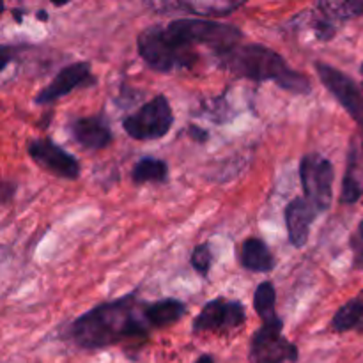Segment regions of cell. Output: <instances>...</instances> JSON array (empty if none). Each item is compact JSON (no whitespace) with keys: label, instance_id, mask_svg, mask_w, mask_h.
I'll return each mask as SVG.
<instances>
[{"label":"cell","instance_id":"cell-1","mask_svg":"<svg viewBox=\"0 0 363 363\" xmlns=\"http://www.w3.org/2000/svg\"><path fill=\"white\" fill-rule=\"evenodd\" d=\"M243 32L230 23L199 18H177L167 25H151L138 34L137 50L145 64L158 73L191 69L197 66L201 53L197 46H206L213 55L236 46Z\"/></svg>","mask_w":363,"mask_h":363},{"label":"cell","instance_id":"cell-2","mask_svg":"<svg viewBox=\"0 0 363 363\" xmlns=\"http://www.w3.org/2000/svg\"><path fill=\"white\" fill-rule=\"evenodd\" d=\"M151 303L137 293L96 305L66 328V339L82 350H103L116 344L142 342L155 332L149 318Z\"/></svg>","mask_w":363,"mask_h":363},{"label":"cell","instance_id":"cell-3","mask_svg":"<svg viewBox=\"0 0 363 363\" xmlns=\"http://www.w3.org/2000/svg\"><path fill=\"white\" fill-rule=\"evenodd\" d=\"M213 57L216 66L240 78L275 82L280 89L298 96H308L312 92L311 80L303 73L291 67L289 62L269 46L259 43H240Z\"/></svg>","mask_w":363,"mask_h":363},{"label":"cell","instance_id":"cell-4","mask_svg":"<svg viewBox=\"0 0 363 363\" xmlns=\"http://www.w3.org/2000/svg\"><path fill=\"white\" fill-rule=\"evenodd\" d=\"M174 126V110L167 96L158 94L142 105L137 112L123 119V130L133 140H158Z\"/></svg>","mask_w":363,"mask_h":363},{"label":"cell","instance_id":"cell-5","mask_svg":"<svg viewBox=\"0 0 363 363\" xmlns=\"http://www.w3.org/2000/svg\"><path fill=\"white\" fill-rule=\"evenodd\" d=\"M300 179L305 199L321 215L332 208L335 170L332 162L319 152H308L300 162Z\"/></svg>","mask_w":363,"mask_h":363},{"label":"cell","instance_id":"cell-6","mask_svg":"<svg viewBox=\"0 0 363 363\" xmlns=\"http://www.w3.org/2000/svg\"><path fill=\"white\" fill-rule=\"evenodd\" d=\"M298 360L300 351L284 335V321L280 318L262 323L252 335L248 363H296Z\"/></svg>","mask_w":363,"mask_h":363},{"label":"cell","instance_id":"cell-7","mask_svg":"<svg viewBox=\"0 0 363 363\" xmlns=\"http://www.w3.org/2000/svg\"><path fill=\"white\" fill-rule=\"evenodd\" d=\"M245 321H247V308L241 301L218 296L202 307V311L191 323V332L225 333L243 326Z\"/></svg>","mask_w":363,"mask_h":363},{"label":"cell","instance_id":"cell-8","mask_svg":"<svg viewBox=\"0 0 363 363\" xmlns=\"http://www.w3.org/2000/svg\"><path fill=\"white\" fill-rule=\"evenodd\" d=\"M315 73L330 94L346 108V112L363 130V91L354 84L353 78L326 62H315Z\"/></svg>","mask_w":363,"mask_h":363},{"label":"cell","instance_id":"cell-9","mask_svg":"<svg viewBox=\"0 0 363 363\" xmlns=\"http://www.w3.org/2000/svg\"><path fill=\"white\" fill-rule=\"evenodd\" d=\"M27 152L32 162L43 170L62 179L74 181L80 177V163L71 152L57 145L52 138H30L27 142Z\"/></svg>","mask_w":363,"mask_h":363},{"label":"cell","instance_id":"cell-10","mask_svg":"<svg viewBox=\"0 0 363 363\" xmlns=\"http://www.w3.org/2000/svg\"><path fill=\"white\" fill-rule=\"evenodd\" d=\"M96 82H98V78L92 74V67L89 62L80 60V62L67 64L53 77V80L43 91L35 94L34 103L35 105H48V103L57 101V99L64 98L77 89L92 87Z\"/></svg>","mask_w":363,"mask_h":363},{"label":"cell","instance_id":"cell-11","mask_svg":"<svg viewBox=\"0 0 363 363\" xmlns=\"http://www.w3.org/2000/svg\"><path fill=\"white\" fill-rule=\"evenodd\" d=\"M67 130H69L71 138L87 151H101V149L108 147L113 140L110 124L103 113H96V116L89 117H74L67 124Z\"/></svg>","mask_w":363,"mask_h":363},{"label":"cell","instance_id":"cell-12","mask_svg":"<svg viewBox=\"0 0 363 363\" xmlns=\"http://www.w3.org/2000/svg\"><path fill=\"white\" fill-rule=\"evenodd\" d=\"M319 213L314 206L303 197H296L286 206L284 209V218H286L287 236L294 248H303L311 236V227L315 222Z\"/></svg>","mask_w":363,"mask_h":363},{"label":"cell","instance_id":"cell-13","mask_svg":"<svg viewBox=\"0 0 363 363\" xmlns=\"http://www.w3.org/2000/svg\"><path fill=\"white\" fill-rule=\"evenodd\" d=\"M363 195V147L358 138H353L347 155V167L340 191L342 204H354Z\"/></svg>","mask_w":363,"mask_h":363},{"label":"cell","instance_id":"cell-14","mask_svg":"<svg viewBox=\"0 0 363 363\" xmlns=\"http://www.w3.org/2000/svg\"><path fill=\"white\" fill-rule=\"evenodd\" d=\"M240 264L254 273H269L275 268L277 261L273 252L261 238H247L241 245Z\"/></svg>","mask_w":363,"mask_h":363},{"label":"cell","instance_id":"cell-15","mask_svg":"<svg viewBox=\"0 0 363 363\" xmlns=\"http://www.w3.org/2000/svg\"><path fill=\"white\" fill-rule=\"evenodd\" d=\"M243 6L241 2H165L151 4V7L158 13L167 11H186L190 14H201V16H227Z\"/></svg>","mask_w":363,"mask_h":363},{"label":"cell","instance_id":"cell-16","mask_svg":"<svg viewBox=\"0 0 363 363\" xmlns=\"http://www.w3.org/2000/svg\"><path fill=\"white\" fill-rule=\"evenodd\" d=\"M186 314V305L176 298H165V300L152 301L149 307V318H151L155 330L169 328L176 325Z\"/></svg>","mask_w":363,"mask_h":363},{"label":"cell","instance_id":"cell-17","mask_svg":"<svg viewBox=\"0 0 363 363\" xmlns=\"http://www.w3.org/2000/svg\"><path fill=\"white\" fill-rule=\"evenodd\" d=\"M169 179V165L167 162L152 156H144L135 163L131 170V181L135 184L145 183H167Z\"/></svg>","mask_w":363,"mask_h":363},{"label":"cell","instance_id":"cell-18","mask_svg":"<svg viewBox=\"0 0 363 363\" xmlns=\"http://www.w3.org/2000/svg\"><path fill=\"white\" fill-rule=\"evenodd\" d=\"M332 328L339 333L363 332V300L353 298L335 312L332 319Z\"/></svg>","mask_w":363,"mask_h":363},{"label":"cell","instance_id":"cell-19","mask_svg":"<svg viewBox=\"0 0 363 363\" xmlns=\"http://www.w3.org/2000/svg\"><path fill=\"white\" fill-rule=\"evenodd\" d=\"M318 14L330 20L332 23L339 21H347L351 18L362 16L363 14V2H318L314 6Z\"/></svg>","mask_w":363,"mask_h":363},{"label":"cell","instance_id":"cell-20","mask_svg":"<svg viewBox=\"0 0 363 363\" xmlns=\"http://www.w3.org/2000/svg\"><path fill=\"white\" fill-rule=\"evenodd\" d=\"M254 308L262 323L273 321L279 318L277 314V291L273 282L264 280L254 291Z\"/></svg>","mask_w":363,"mask_h":363},{"label":"cell","instance_id":"cell-21","mask_svg":"<svg viewBox=\"0 0 363 363\" xmlns=\"http://www.w3.org/2000/svg\"><path fill=\"white\" fill-rule=\"evenodd\" d=\"M190 264L195 272L199 273L201 277H208L209 275V269H211L213 264V252L209 243H202L197 245L191 252V257H190Z\"/></svg>","mask_w":363,"mask_h":363},{"label":"cell","instance_id":"cell-22","mask_svg":"<svg viewBox=\"0 0 363 363\" xmlns=\"http://www.w3.org/2000/svg\"><path fill=\"white\" fill-rule=\"evenodd\" d=\"M188 137L194 142H199V144H206L209 138V133L204 128H199L195 124H191V126H188Z\"/></svg>","mask_w":363,"mask_h":363},{"label":"cell","instance_id":"cell-23","mask_svg":"<svg viewBox=\"0 0 363 363\" xmlns=\"http://www.w3.org/2000/svg\"><path fill=\"white\" fill-rule=\"evenodd\" d=\"M14 191H16V184L13 183H4L2 184V194H0V199H2V204H7V202L11 201V197L14 195Z\"/></svg>","mask_w":363,"mask_h":363},{"label":"cell","instance_id":"cell-24","mask_svg":"<svg viewBox=\"0 0 363 363\" xmlns=\"http://www.w3.org/2000/svg\"><path fill=\"white\" fill-rule=\"evenodd\" d=\"M195 363H215V358H213L211 354L206 353V354H202V357H199L197 362H195Z\"/></svg>","mask_w":363,"mask_h":363},{"label":"cell","instance_id":"cell-25","mask_svg":"<svg viewBox=\"0 0 363 363\" xmlns=\"http://www.w3.org/2000/svg\"><path fill=\"white\" fill-rule=\"evenodd\" d=\"M358 233H360V236H362V240H363V220H362L360 227H358Z\"/></svg>","mask_w":363,"mask_h":363},{"label":"cell","instance_id":"cell-26","mask_svg":"<svg viewBox=\"0 0 363 363\" xmlns=\"http://www.w3.org/2000/svg\"><path fill=\"white\" fill-rule=\"evenodd\" d=\"M362 77H363V64H362Z\"/></svg>","mask_w":363,"mask_h":363}]
</instances>
